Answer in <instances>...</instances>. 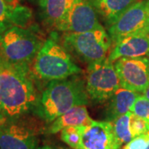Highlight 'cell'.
Segmentation results:
<instances>
[{
  "instance_id": "obj_1",
  "label": "cell",
  "mask_w": 149,
  "mask_h": 149,
  "mask_svg": "<svg viewBox=\"0 0 149 149\" xmlns=\"http://www.w3.org/2000/svg\"><path fill=\"white\" fill-rule=\"evenodd\" d=\"M39 97L30 70L7 62L0 56V113L7 119L18 118L37 106Z\"/></svg>"
},
{
  "instance_id": "obj_2",
  "label": "cell",
  "mask_w": 149,
  "mask_h": 149,
  "mask_svg": "<svg viewBox=\"0 0 149 149\" xmlns=\"http://www.w3.org/2000/svg\"><path fill=\"white\" fill-rule=\"evenodd\" d=\"M89 101L85 80L75 74L49 81L34 110L41 118L51 123L70 109L86 105Z\"/></svg>"
},
{
  "instance_id": "obj_3",
  "label": "cell",
  "mask_w": 149,
  "mask_h": 149,
  "mask_svg": "<svg viewBox=\"0 0 149 149\" xmlns=\"http://www.w3.org/2000/svg\"><path fill=\"white\" fill-rule=\"evenodd\" d=\"M44 42L36 26H13L0 34V56L10 64L31 70Z\"/></svg>"
},
{
  "instance_id": "obj_4",
  "label": "cell",
  "mask_w": 149,
  "mask_h": 149,
  "mask_svg": "<svg viewBox=\"0 0 149 149\" xmlns=\"http://www.w3.org/2000/svg\"><path fill=\"white\" fill-rule=\"evenodd\" d=\"M54 36L45 40L32 63V74L39 80H62L81 73L71 54Z\"/></svg>"
},
{
  "instance_id": "obj_5",
  "label": "cell",
  "mask_w": 149,
  "mask_h": 149,
  "mask_svg": "<svg viewBox=\"0 0 149 149\" xmlns=\"http://www.w3.org/2000/svg\"><path fill=\"white\" fill-rule=\"evenodd\" d=\"M62 45L70 54L88 65L104 61L112 48V40L104 26L84 32H64Z\"/></svg>"
},
{
  "instance_id": "obj_6",
  "label": "cell",
  "mask_w": 149,
  "mask_h": 149,
  "mask_svg": "<svg viewBox=\"0 0 149 149\" xmlns=\"http://www.w3.org/2000/svg\"><path fill=\"white\" fill-rule=\"evenodd\" d=\"M42 130L31 118L8 119L0 125V149H37Z\"/></svg>"
},
{
  "instance_id": "obj_7",
  "label": "cell",
  "mask_w": 149,
  "mask_h": 149,
  "mask_svg": "<svg viewBox=\"0 0 149 149\" xmlns=\"http://www.w3.org/2000/svg\"><path fill=\"white\" fill-rule=\"evenodd\" d=\"M85 84L90 99L96 102L109 100L121 87L114 65L108 58L88 65Z\"/></svg>"
},
{
  "instance_id": "obj_8",
  "label": "cell",
  "mask_w": 149,
  "mask_h": 149,
  "mask_svg": "<svg viewBox=\"0 0 149 149\" xmlns=\"http://www.w3.org/2000/svg\"><path fill=\"white\" fill-rule=\"evenodd\" d=\"M112 43L122 37L139 33L149 34V0H139L113 25L108 27Z\"/></svg>"
},
{
  "instance_id": "obj_9",
  "label": "cell",
  "mask_w": 149,
  "mask_h": 149,
  "mask_svg": "<svg viewBox=\"0 0 149 149\" xmlns=\"http://www.w3.org/2000/svg\"><path fill=\"white\" fill-rule=\"evenodd\" d=\"M122 88L143 93L149 85L148 57L120 58L113 62Z\"/></svg>"
},
{
  "instance_id": "obj_10",
  "label": "cell",
  "mask_w": 149,
  "mask_h": 149,
  "mask_svg": "<svg viewBox=\"0 0 149 149\" xmlns=\"http://www.w3.org/2000/svg\"><path fill=\"white\" fill-rule=\"evenodd\" d=\"M103 26L91 0H75L63 21L56 27L62 32H84Z\"/></svg>"
},
{
  "instance_id": "obj_11",
  "label": "cell",
  "mask_w": 149,
  "mask_h": 149,
  "mask_svg": "<svg viewBox=\"0 0 149 149\" xmlns=\"http://www.w3.org/2000/svg\"><path fill=\"white\" fill-rule=\"evenodd\" d=\"M120 147L112 122L93 120L84 126L81 149H120Z\"/></svg>"
},
{
  "instance_id": "obj_12",
  "label": "cell",
  "mask_w": 149,
  "mask_h": 149,
  "mask_svg": "<svg viewBox=\"0 0 149 149\" xmlns=\"http://www.w3.org/2000/svg\"><path fill=\"white\" fill-rule=\"evenodd\" d=\"M149 56V34H132L118 39L112 45L108 60L112 63L120 58H140Z\"/></svg>"
},
{
  "instance_id": "obj_13",
  "label": "cell",
  "mask_w": 149,
  "mask_h": 149,
  "mask_svg": "<svg viewBox=\"0 0 149 149\" xmlns=\"http://www.w3.org/2000/svg\"><path fill=\"white\" fill-rule=\"evenodd\" d=\"M32 19V11L27 7L0 0V34L13 26H29Z\"/></svg>"
},
{
  "instance_id": "obj_14",
  "label": "cell",
  "mask_w": 149,
  "mask_h": 149,
  "mask_svg": "<svg viewBox=\"0 0 149 149\" xmlns=\"http://www.w3.org/2000/svg\"><path fill=\"white\" fill-rule=\"evenodd\" d=\"M38 2L44 22L56 30L66 17L75 0H38Z\"/></svg>"
},
{
  "instance_id": "obj_15",
  "label": "cell",
  "mask_w": 149,
  "mask_h": 149,
  "mask_svg": "<svg viewBox=\"0 0 149 149\" xmlns=\"http://www.w3.org/2000/svg\"><path fill=\"white\" fill-rule=\"evenodd\" d=\"M98 16L107 27L113 25L131 6L139 0H91Z\"/></svg>"
},
{
  "instance_id": "obj_16",
  "label": "cell",
  "mask_w": 149,
  "mask_h": 149,
  "mask_svg": "<svg viewBox=\"0 0 149 149\" xmlns=\"http://www.w3.org/2000/svg\"><path fill=\"white\" fill-rule=\"evenodd\" d=\"M140 94L120 87L109 100L106 108V121L113 122L131 112V108Z\"/></svg>"
},
{
  "instance_id": "obj_17",
  "label": "cell",
  "mask_w": 149,
  "mask_h": 149,
  "mask_svg": "<svg viewBox=\"0 0 149 149\" xmlns=\"http://www.w3.org/2000/svg\"><path fill=\"white\" fill-rule=\"evenodd\" d=\"M92 122L85 105L75 106L55 119L49 128V133H56L67 127L87 126Z\"/></svg>"
},
{
  "instance_id": "obj_18",
  "label": "cell",
  "mask_w": 149,
  "mask_h": 149,
  "mask_svg": "<svg viewBox=\"0 0 149 149\" xmlns=\"http://www.w3.org/2000/svg\"><path fill=\"white\" fill-rule=\"evenodd\" d=\"M132 112L123 114L113 121V126L114 133L116 135L118 143L122 146L128 143L133 139V136L130 130V118L132 116Z\"/></svg>"
},
{
  "instance_id": "obj_19",
  "label": "cell",
  "mask_w": 149,
  "mask_h": 149,
  "mask_svg": "<svg viewBox=\"0 0 149 149\" xmlns=\"http://www.w3.org/2000/svg\"><path fill=\"white\" fill-rule=\"evenodd\" d=\"M84 126L67 127L61 131V139L72 149H81Z\"/></svg>"
},
{
  "instance_id": "obj_20",
  "label": "cell",
  "mask_w": 149,
  "mask_h": 149,
  "mask_svg": "<svg viewBox=\"0 0 149 149\" xmlns=\"http://www.w3.org/2000/svg\"><path fill=\"white\" fill-rule=\"evenodd\" d=\"M131 112L133 114L140 118H143L149 123V100L145 96H138L133 105L131 108Z\"/></svg>"
},
{
  "instance_id": "obj_21",
  "label": "cell",
  "mask_w": 149,
  "mask_h": 149,
  "mask_svg": "<svg viewBox=\"0 0 149 149\" xmlns=\"http://www.w3.org/2000/svg\"><path fill=\"white\" fill-rule=\"evenodd\" d=\"M130 130L133 139L148 132L149 123L143 118H140L132 113L130 118Z\"/></svg>"
},
{
  "instance_id": "obj_22",
  "label": "cell",
  "mask_w": 149,
  "mask_h": 149,
  "mask_svg": "<svg viewBox=\"0 0 149 149\" xmlns=\"http://www.w3.org/2000/svg\"><path fill=\"white\" fill-rule=\"evenodd\" d=\"M149 145V131L148 133L133 138L122 149H146Z\"/></svg>"
},
{
  "instance_id": "obj_23",
  "label": "cell",
  "mask_w": 149,
  "mask_h": 149,
  "mask_svg": "<svg viewBox=\"0 0 149 149\" xmlns=\"http://www.w3.org/2000/svg\"><path fill=\"white\" fill-rule=\"evenodd\" d=\"M143 94V95L145 96L147 99H148L149 100V85L147 87V89L145 90V91H144Z\"/></svg>"
},
{
  "instance_id": "obj_24",
  "label": "cell",
  "mask_w": 149,
  "mask_h": 149,
  "mask_svg": "<svg viewBox=\"0 0 149 149\" xmlns=\"http://www.w3.org/2000/svg\"><path fill=\"white\" fill-rule=\"evenodd\" d=\"M7 2L10 3H13V4H18L19 0H5Z\"/></svg>"
},
{
  "instance_id": "obj_25",
  "label": "cell",
  "mask_w": 149,
  "mask_h": 149,
  "mask_svg": "<svg viewBox=\"0 0 149 149\" xmlns=\"http://www.w3.org/2000/svg\"><path fill=\"white\" fill-rule=\"evenodd\" d=\"M4 120H5V118L3 117V116L1 114V113H0V123H3L4 122Z\"/></svg>"
},
{
  "instance_id": "obj_26",
  "label": "cell",
  "mask_w": 149,
  "mask_h": 149,
  "mask_svg": "<svg viewBox=\"0 0 149 149\" xmlns=\"http://www.w3.org/2000/svg\"><path fill=\"white\" fill-rule=\"evenodd\" d=\"M37 149H52V148L48 147V146H44V147H41V148H37Z\"/></svg>"
},
{
  "instance_id": "obj_27",
  "label": "cell",
  "mask_w": 149,
  "mask_h": 149,
  "mask_svg": "<svg viewBox=\"0 0 149 149\" xmlns=\"http://www.w3.org/2000/svg\"><path fill=\"white\" fill-rule=\"evenodd\" d=\"M146 149H149V145H148V148H146Z\"/></svg>"
},
{
  "instance_id": "obj_28",
  "label": "cell",
  "mask_w": 149,
  "mask_h": 149,
  "mask_svg": "<svg viewBox=\"0 0 149 149\" xmlns=\"http://www.w3.org/2000/svg\"><path fill=\"white\" fill-rule=\"evenodd\" d=\"M148 60H149V56H148Z\"/></svg>"
},
{
  "instance_id": "obj_29",
  "label": "cell",
  "mask_w": 149,
  "mask_h": 149,
  "mask_svg": "<svg viewBox=\"0 0 149 149\" xmlns=\"http://www.w3.org/2000/svg\"><path fill=\"white\" fill-rule=\"evenodd\" d=\"M71 149H72V148H71Z\"/></svg>"
}]
</instances>
